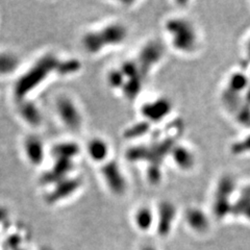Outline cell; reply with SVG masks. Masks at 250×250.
Wrapping results in <instances>:
<instances>
[{
	"label": "cell",
	"mask_w": 250,
	"mask_h": 250,
	"mask_svg": "<svg viewBox=\"0 0 250 250\" xmlns=\"http://www.w3.org/2000/svg\"><path fill=\"white\" fill-rule=\"evenodd\" d=\"M52 155L57 159H67L72 160L80 153V148L74 143H62L58 144L52 148Z\"/></svg>",
	"instance_id": "cell-11"
},
{
	"label": "cell",
	"mask_w": 250,
	"mask_h": 250,
	"mask_svg": "<svg viewBox=\"0 0 250 250\" xmlns=\"http://www.w3.org/2000/svg\"><path fill=\"white\" fill-rule=\"evenodd\" d=\"M142 250H155V249L153 247H151V246H145V247L142 248Z\"/></svg>",
	"instance_id": "cell-16"
},
{
	"label": "cell",
	"mask_w": 250,
	"mask_h": 250,
	"mask_svg": "<svg viewBox=\"0 0 250 250\" xmlns=\"http://www.w3.org/2000/svg\"><path fill=\"white\" fill-rule=\"evenodd\" d=\"M42 250H49V249H46V248H45V249H42Z\"/></svg>",
	"instance_id": "cell-17"
},
{
	"label": "cell",
	"mask_w": 250,
	"mask_h": 250,
	"mask_svg": "<svg viewBox=\"0 0 250 250\" xmlns=\"http://www.w3.org/2000/svg\"><path fill=\"white\" fill-rule=\"evenodd\" d=\"M57 112L61 120L71 130H78L83 126V117L74 101L67 96L57 100Z\"/></svg>",
	"instance_id": "cell-4"
},
{
	"label": "cell",
	"mask_w": 250,
	"mask_h": 250,
	"mask_svg": "<svg viewBox=\"0 0 250 250\" xmlns=\"http://www.w3.org/2000/svg\"><path fill=\"white\" fill-rule=\"evenodd\" d=\"M175 216V209L170 203H163L159 208V225L158 231L163 237L168 236L171 224Z\"/></svg>",
	"instance_id": "cell-7"
},
{
	"label": "cell",
	"mask_w": 250,
	"mask_h": 250,
	"mask_svg": "<svg viewBox=\"0 0 250 250\" xmlns=\"http://www.w3.org/2000/svg\"><path fill=\"white\" fill-rule=\"evenodd\" d=\"M61 61L53 54L39 59L16 82L14 93L18 100H23L28 94L39 87L52 72H58Z\"/></svg>",
	"instance_id": "cell-3"
},
{
	"label": "cell",
	"mask_w": 250,
	"mask_h": 250,
	"mask_svg": "<svg viewBox=\"0 0 250 250\" xmlns=\"http://www.w3.org/2000/svg\"><path fill=\"white\" fill-rule=\"evenodd\" d=\"M164 31L170 46L179 53L193 54L200 44V36L193 23L183 17H172L166 20Z\"/></svg>",
	"instance_id": "cell-1"
},
{
	"label": "cell",
	"mask_w": 250,
	"mask_h": 250,
	"mask_svg": "<svg viewBox=\"0 0 250 250\" xmlns=\"http://www.w3.org/2000/svg\"><path fill=\"white\" fill-rule=\"evenodd\" d=\"M128 36L126 26L120 22H109L83 37V46L90 54L103 52L105 48H113L123 44Z\"/></svg>",
	"instance_id": "cell-2"
},
{
	"label": "cell",
	"mask_w": 250,
	"mask_h": 250,
	"mask_svg": "<svg viewBox=\"0 0 250 250\" xmlns=\"http://www.w3.org/2000/svg\"><path fill=\"white\" fill-rule=\"evenodd\" d=\"M135 221H136L137 226L141 230L149 229L151 228L152 222H153L152 210L147 207L140 208L136 213Z\"/></svg>",
	"instance_id": "cell-12"
},
{
	"label": "cell",
	"mask_w": 250,
	"mask_h": 250,
	"mask_svg": "<svg viewBox=\"0 0 250 250\" xmlns=\"http://www.w3.org/2000/svg\"><path fill=\"white\" fill-rule=\"evenodd\" d=\"M21 104L19 106V113L24 121H26L31 126H39L42 123V114L37 105L25 99L20 100Z\"/></svg>",
	"instance_id": "cell-8"
},
{
	"label": "cell",
	"mask_w": 250,
	"mask_h": 250,
	"mask_svg": "<svg viewBox=\"0 0 250 250\" xmlns=\"http://www.w3.org/2000/svg\"><path fill=\"white\" fill-rule=\"evenodd\" d=\"M187 221L191 229L197 231H205L208 226L207 216L197 208H191L188 210Z\"/></svg>",
	"instance_id": "cell-10"
},
{
	"label": "cell",
	"mask_w": 250,
	"mask_h": 250,
	"mask_svg": "<svg viewBox=\"0 0 250 250\" xmlns=\"http://www.w3.org/2000/svg\"><path fill=\"white\" fill-rule=\"evenodd\" d=\"M24 151L28 161L34 165H39L43 162L44 145L39 138L34 136L28 137L24 142Z\"/></svg>",
	"instance_id": "cell-6"
},
{
	"label": "cell",
	"mask_w": 250,
	"mask_h": 250,
	"mask_svg": "<svg viewBox=\"0 0 250 250\" xmlns=\"http://www.w3.org/2000/svg\"><path fill=\"white\" fill-rule=\"evenodd\" d=\"M81 182L78 179H62L56 184L54 189L47 195L46 200L49 203H54L72 195L80 187Z\"/></svg>",
	"instance_id": "cell-5"
},
{
	"label": "cell",
	"mask_w": 250,
	"mask_h": 250,
	"mask_svg": "<svg viewBox=\"0 0 250 250\" xmlns=\"http://www.w3.org/2000/svg\"><path fill=\"white\" fill-rule=\"evenodd\" d=\"M7 216V210L4 208H0V222L3 221Z\"/></svg>",
	"instance_id": "cell-14"
},
{
	"label": "cell",
	"mask_w": 250,
	"mask_h": 250,
	"mask_svg": "<svg viewBox=\"0 0 250 250\" xmlns=\"http://www.w3.org/2000/svg\"><path fill=\"white\" fill-rule=\"evenodd\" d=\"M17 241H18V238H15V240L13 241V240H11L10 242H11V246L13 247V250H23V249H20V248H18V247H16V245H17Z\"/></svg>",
	"instance_id": "cell-15"
},
{
	"label": "cell",
	"mask_w": 250,
	"mask_h": 250,
	"mask_svg": "<svg viewBox=\"0 0 250 250\" xmlns=\"http://www.w3.org/2000/svg\"><path fill=\"white\" fill-rule=\"evenodd\" d=\"M87 151L91 160L98 163L104 162L109 158V146L106 143V141L100 138H95L90 141Z\"/></svg>",
	"instance_id": "cell-9"
},
{
	"label": "cell",
	"mask_w": 250,
	"mask_h": 250,
	"mask_svg": "<svg viewBox=\"0 0 250 250\" xmlns=\"http://www.w3.org/2000/svg\"><path fill=\"white\" fill-rule=\"evenodd\" d=\"M19 61L13 54L0 53V75L12 73L17 69Z\"/></svg>",
	"instance_id": "cell-13"
}]
</instances>
